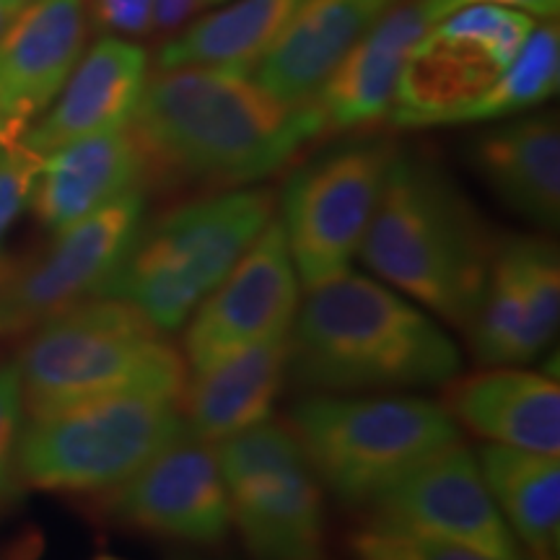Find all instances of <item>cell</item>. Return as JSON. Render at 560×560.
Returning a JSON list of instances; mask_svg holds the SVG:
<instances>
[{
	"mask_svg": "<svg viewBox=\"0 0 560 560\" xmlns=\"http://www.w3.org/2000/svg\"><path fill=\"white\" fill-rule=\"evenodd\" d=\"M149 179L236 190L276 174L319 138L310 104L293 107L249 70L159 68L130 122Z\"/></svg>",
	"mask_w": 560,
	"mask_h": 560,
	"instance_id": "1",
	"label": "cell"
},
{
	"mask_svg": "<svg viewBox=\"0 0 560 560\" xmlns=\"http://www.w3.org/2000/svg\"><path fill=\"white\" fill-rule=\"evenodd\" d=\"M459 371L457 342L439 319L363 272L306 291L289 330V380L312 392L444 387Z\"/></svg>",
	"mask_w": 560,
	"mask_h": 560,
	"instance_id": "2",
	"label": "cell"
},
{
	"mask_svg": "<svg viewBox=\"0 0 560 560\" xmlns=\"http://www.w3.org/2000/svg\"><path fill=\"white\" fill-rule=\"evenodd\" d=\"M495 247L499 240L450 174L420 153L395 151L359 249L376 280L467 330Z\"/></svg>",
	"mask_w": 560,
	"mask_h": 560,
	"instance_id": "3",
	"label": "cell"
},
{
	"mask_svg": "<svg viewBox=\"0 0 560 560\" xmlns=\"http://www.w3.org/2000/svg\"><path fill=\"white\" fill-rule=\"evenodd\" d=\"M16 366L26 418L120 395L179 400L190 376L170 332L107 296L83 301L26 335Z\"/></svg>",
	"mask_w": 560,
	"mask_h": 560,
	"instance_id": "4",
	"label": "cell"
},
{
	"mask_svg": "<svg viewBox=\"0 0 560 560\" xmlns=\"http://www.w3.org/2000/svg\"><path fill=\"white\" fill-rule=\"evenodd\" d=\"M272 210L276 195L252 185L143 221L100 296L136 306L161 330H179L276 219Z\"/></svg>",
	"mask_w": 560,
	"mask_h": 560,
	"instance_id": "5",
	"label": "cell"
},
{
	"mask_svg": "<svg viewBox=\"0 0 560 560\" xmlns=\"http://www.w3.org/2000/svg\"><path fill=\"white\" fill-rule=\"evenodd\" d=\"M289 429L322 488L348 509H369L418 465L462 441L444 405L416 395L314 392L293 405Z\"/></svg>",
	"mask_w": 560,
	"mask_h": 560,
	"instance_id": "6",
	"label": "cell"
},
{
	"mask_svg": "<svg viewBox=\"0 0 560 560\" xmlns=\"http://www.w3.org/2000/svg\"><path fill=\"white\" fill-rule=\"evenodd\" d=\"M185 431L179 405L120 395L30 418L19 441V482L58 495L100 499Z\"/></svg>",
	"mask_w": 560,
	"mask_h": 560,
	"instance_id": "7",
	"label": "cell"
},
{
	"mask_svg": "<svg viewBox=\"0 0 560 560\" xmlns=\"http://www.w3.org/2000/svg\"><path fill=\"white\" fill-rule=\"evenodd\" d=\"M215 454L252 560H325V488L289 423L268 420Z\"/></svg>",
	"mask_w": 560,
	"mask_h": 560,
	"instance_id": "8",
	"label": "cell"
},
{
	"mask_svg": "<svg viewBox=\"0 0 560 560\" xmlns=\"http://www.w3.org/2000/svg\"><path fill=\"white\" fill-rule=\"evenodd\" d=\"M395 151L384 138L350 140L285 182L278 221L304 291L342 276L359 257Z\"/></svg>",
	"mask_w": 560,
	"mask_h": 560,
	"instance_id": "9",
	"label": "cell"
},
{
	"mask_svg": "<svg viewBox=\"0 0 560 560\" xmlns=\"http://www.w3.org/2000/svg\"><path fill=\"white\" fill-rule=\"evenodd\" d=\"M535 16L501 5H467L416 42L397 81L389 120L397 128L454 125L535 30Z\"/></svg>",
	"mask_w": 560,
	"mask_h": 560,
	"instance_id": "10",
	"label": "cell"
},
{
	"mask_svg": "<svg viewBox=\"0 0 560 560\" xmlns=\"http://www.w3.org/2000/svg\"><path fill=\"white\" fill-rule=\"evenodd\" d=\"M145 221V192L132 190L52 234L37 252L0 255V340L26 338L83 301L100 296Z\"/></svg>",
	"mask_w": 560,
	"mask_h": 560,
	"instance_id": "11",
	"label": "cell"
},
{
	"mask_svg": "<svg viewBox=\"0 0 560 560\" xmlns=\"http://www.w3.org/2000/svg\"><path fill=\"white\" fill-rule=\"evenodd\" d=\"M299 304V276L280 221L272 219L185 322L182 355L187 371L200 374L257 342L285 335Z\"/></svg>",
	"mask_w": 560,
	"mask_h": 560,
	"instance_id": "12",
	"label": "cell"
},
{
	"mask_svg": "<svg viewBox=\"0 0 560 560\" xmlns=\"http://www.w3.org/2000/svg\"><path fill=\"white\" fill-rule=\"evenodd\" d=\"M96 501L107 520L161 540L210 548L226 540L231 529L215 446L187 429Z\"/></svg>",
	"mask_w": 560,
	"mask_h": 560,
	"instance_id": "13",
	"label": "cell"
},
{
	"mask_svg": "<svg viewBox=\"0 0 560 560\" xmlns=\"http://www.w3.org/2000/svg\"><path fill=\"white\" fill-rule=\"evenodd\" d=\"M371 522L478 550L493 560H527L462 441L444 446L380 493Z\"/></svg>",
	"mask_w": 560,
	"mask_h": 560,
	"instance_id": "14",
	"label": "cell"
},
{
	"mask_svg": "<svg viewBox=\"0 0 560 560\" xmlns=\"http://www.w3.org/2000/svg\"><path fill=\"white\" fill-rule=\"evenodd\" d=\"M149 75V55L143 47L104 34L83 50L60 94L39 120L21 132L19 143L37 156H47L79 138L128 128Z\"/></svg>",
	"mask_w": 560,
	"mask_h": 560,
	"instance_id": "15",
	"label": "cell"
},
{
	"mask_svg": "<svg viewBox=\"0 0 560 560\" xmlns=\"http://www.w3.org/2000/svg\"><path fill=\"white\" fill-rule=\"evenodd\" d=\"M89 0H26L0 39V104L24 132L86 50Z\"/></svg>",
	"mask_w": 560,
	"mask_h": 560,
	"instance_id": "16",
	"label": "cell"
},
{
	"mask_svg": "<svg viewBox=\"0 0 560 560\" xmlns=\"http://www.w3.org/2000/svg\"><path fill=\"white\" fill-rule=\"evenodd\" d=\"M444 410L488 444L560 454V384L545 371L486 366L444 384Z\"/></svg>",
	"mask_w": 560,
	"mask_h": 560,
	"instance_id": "17",
	"label": "cell"
},
{
	"mask_svg": "<svg viewBox=\"0 0 560 560\" xmlns=\"http://www.w3.org/2000/svg\"><path fill=\"white\" fill-rule=\"evenodd\" d=\"M429 26L420 0L395 3L350 47L310 102L322 136L359 130L389 117L405 60Z\"/></svg>",
	"mask_w": 560,
	"mask_h": 560,
	"instance_id": "18",
	"label": "cell"
},
{
	"mask_svg": "<svg viewBox=\"0 0 560 560\" xmlns=\"http://www.w3.org/2000/svg\"><path fill=\"white\" fill-rule=\"evenodd\" d=\"M145 179L143 151L128 125L79 138L42 156L30 208L42 226L58 234L122 195L143 190Z\"/></svg>",
	"mask_w": 560,
	"mask_h": 560,
	"instance_id": "19",
	"label": "cell"
},
{
	"mask_svg": "<svg viewBox=\"0 0 560 560\" xmlns=\"http://www.w3.org/2000/svg\"><path fill=\"white\" fill-rule=\"evenodd\" d=\"M397 0H306L252 75L280 102L304 107L325 86L350 47Z\"/></svg>",
	"mask_w": 560,
	"mask_h": 560,
	"instance_id": "20",
	"label": "cell"
},
{
	"mask_svg": "<svg viewBox=\"0 0 560 560\" xmlns=\"http://www.w3.org/2000/svg\"><path fill=\"white\" fill-rule=\"evenodd\" d=\"M285 382L289 332L187 376L177 400L182 423L192 436L219 446L272 420Z\"/></svg>",
	"mask_w": 560,
	"mask_h": 560,
	"instance_id": "21",
	"label": "cell"
},
{
	"mask_svg": "<svg viewBox=\"0 0 560 560\" xmlns=\"http://www.w3.org/2000/svg\"><path fill=\"white\" fill-rule=\"evenodd\" d=\"M478 177L511 213L545 231L560 223V125L550 112L495 125L470 145Z\"/></svg>",
	"mask_w": 560,
	"mask_h": 560,
	"instance_id": "22",
	"label": "cell"
},
{
	"mask_svg": "<svg viewBox=\"0 0 560 560\" xmlns=\"http://www.w3.org/2000/svg\"><path fill=\"white\" fill-rule=\"evenodd\" d=\"M475 457L524 558L560 560L558 454L486 444Z\"/></svg>",
	"mask_w": 560,
	"mask_h": 560,
	"instance_id": "23",
	"label": "cell"
},
{
	"mask_svg": "<svg viewBox=\"0 0 560 560\" xmlns=\"http://www.w3.org/2000/svg\"><path fill=\"white\" fill-rule=\"evenodd\" d=\"M306 0H226L210 16L195 21L166 42L159 68L213 66L255 70Z\"/></svg>",
	"mask_w": 560,
	"mask_h": 560,
	"instance_id": "24",
	"label": "cell"
},
{
	"mask_svg": "<svg viewBox=\"0 0 560 560\" xmlns=\"http://www.w3.org/2000/svg\"><path fill=\"white\" fill-rule=\"evenodd\" d=\"M560 83V32L556 19L535 24V30L516 52V58L501 70V75L470 107L462 109L454 125L493 122L516 117L537 104L556 96Z\"/></svg>",
	"mask_w": 560,
	"mask_h": 560,
	"instance_id": "25",
	"label": "cell"
},
{
	"mask_svg": "<svg viewBox=\"0 0 560 560\" xmlns=\"http://www.w3.org/2000/svg\"><path fill=\"white\" fill-rule=\"evenodd\" d=\"M511 260L520 276L527 327L535 353L540 355L560 325V255L545 236H506Z\"/></svg>",
	"mask_w": 560,
	"mask_h": 560,
	"instance_id": "26",
	"label": "cell"
},
{
	"mask_svg": "<svg viewBox=\"0 0 560 560\" xmlns=\"http://www.w3.org/2000/svg\"><path fill=\"white\" fill-rule=\"evenodd\" d=\"M348 550L355 560H493L439 537L371 520L348 537Z\"/></svg>",
	"mask_w": 560,
	"mask_h": 560,
	"instance_id": "27",
	"label": "cell"
},
{
	"mask_svg": "<svg viewBox=\"0 0 560 560\" xmlns=\"http://www.w3.org/2000/svg\"><path fill=\"white\" fill-rule=\"evenodd\" d=\"M26 423L16 361L0 363V503L19 495V441Z\"/></svg>",
	"mask_w": 560,
	"mask_h": 560,
	"instance_id": "28",
	"label": "cell"
},
{
	"mask_svg": "<svg viewBox=\"0 0 560 560\" xmlns=\"http://www.w3.org/2000/svg\"><path fill=\"white\" fill-rule=\"evenodd\" d=\"M39 164L42 156L21 143H13L0 156V249H3L9 231L16 226L24 210L32 206Z\"/></svg>",
	"mask_w": 560,
	"mask_h": 560,
	"instance_id": "29",
	"label": "cell"
},
{
	"mask_svg": "<svg viewBox=\"0 0 560 560\" xmlns=\"http://www.w3.org/2000/svg\"><path fill=\"white\" fill-rule=\"evenodd\" d=\"M89 16L109 37H143L153 32V0H89Z\"/></svg>",
	"mask_w": 560,
	"mask_h": 560,
	"instance_id": "30",
	"label": "cell"
},
{
	"mask_svg": "<svg viewBox=\"0 0 560 560\" xmlns=\"http://www.w3.org/2000/svg\"><path fill=\"white\" fill-rule=\"evenodd\" d=\"M425 16H429L431 24H436L450 13L467 9V5H501V9H514L522 13H529V16H537L542 21L556 19L560 11V0H420Z\"/></svg>",
	"mask_w": 560,
	"mask_h": 560,
	"instance_id": "31",
	"label": "cell"
},
{
	"mask_svg": "<svg viewBox=\"0 0 560 560\" xmlns=\"http://www.w3.org/2000/svg\"><path fill=\"white\" fill-rule=\"evenodd\" d=\"M202 0H153V30L177 32L190 21Z\"/></svg>",
	"mask_w": 560,
	"mask_h": 560,
	"instance_id": "32",
	"label": "cell"
},
{
	"mask_svg": "<svg viewBox=\"0 0 560 560\" xmlns=\"http://www.w3.org/2000/svg\"><path fill=\"white\" fill-rule=\"evenodd\" d=\"M26 0H0V39H3L5 30L11 26V21L19 16V11L24 9Z\"/></svg>",
	"mask_w": 560,
	"mask_h": 560,
	"instance_id": "33",
	"label": "cell"
},
{
	"mask_svg": "<svg viewBox=\"0 0 560 560\" xmlns=\"http://www.w3.org/2000/svg\"><path fill=\"white\" fill-rule=\"evenodd\" d=\"M0 130H9L11 136L21 138V128H16V125H13V120L9 117V112L3 109V104H0Z\"/></svg>",
	"mask_w": 560,
	"mask_h": 560,
	"instance_id": "34",
	"label": "cell"
},
{
	"mask_svg": "<svg viewBox=\"0 0 560 560\" xmlns=\"http://www.w3.org/2000/svg\"><path fill=\"white\" fill-rule=\"evenodd\" d=\"M13 143H19V138H16V136H11L9 130H0V156H3V153L9 151Z\"/></svg>",
	"mask_w": 560,
	"mask_h": 560,
	"instance_id": "35",
	"label": "cell"
},
{
	"mask_svg": "<svg viewBox=\"0 0 560 560\" xmlns=\"http://www.w3.org/2000/svg\"><path fill=\"white\" fill-rule=\"evenodd\" d=\"M170 560H206V558L192 556V552H177V556H172Z\"/></svg>",
	"mask_w": 560,
	"mask_h": 560,
	"instance_id": "36",
	"label": "cell"
},
{
	"mask_svg": "<svg viewBox=\"0 0 560 560\" xmlns=\"http://www.w3.org/2000/svg\"><path fill=\"white\" fill-rule=\"evenodd\" d=\"M94 560H125V558H117V556H96Z\"/></svg>",
	"mask_w": 560,
	"mask_h": 560,
	"instance_id": "37",
	"label": "cell"
},
{
	"mask_svg": "<svg viewBox=\"0 0 560 560\" xmlns=\"http://www.w3.org/2000/svg\"><path fill=\"white\" fill-rule=\"evenodd\" d=\"M202 3H206V5H221V3H226V0H202Z\"/></svg>",
	"mask_w": 560,
	"mask_h": 560,
	"instance_id": "38",
	"label": "cell"
}]
</instances>
